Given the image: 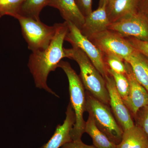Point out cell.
<instances>
[{"mask_svg": "<svg viewBox=\"0 0 148 148\" xmlns=\"http://www.w3.org/2000/svg\"><path fill=\"white\" fill-rule=\"evenodd\" d=\"M116 148H148V137L137 125L123 131L121 143Z\"/></svg>", "mask_w": 148, "mask_h": 148, "instance_id": "2e32d148", "label": "cell"}, {"mask_svg": "<svg viewBox=\"0 0 148 148\" xmlns=\"http://www.w3.org/2000/svg\"><path fill=\"white\" fill-rule=\"evenodd\" d=\"M67 22L69 29L65 40L70 43L72 46L77 47L82 50L105 78L109 73L104 60V53L87 38L84 36L75 25L71 22Z\"/></svg>", "mask_w": 148, "mask_h": 148, "instance_id": "8992f818", "label": "cell"}, {"mask_svg": "<svg viewBox=\"0 0 148 148\" xmlns=\"http://www.w3.org/2000/svg\"><path fill=\"white\" fill-rule=\"evenodd\" d=\"M135 117L137 125L143 129L148 137V106L140 109Z\"/></svg>", "mask_w": 148, "mask_h": 148, "instance_id": "7402d4cb", "label": "cell"}, {"mask_svg": "<svg viewBox=\"0 0 148 148\" xmlns=\"http://www.w3.org/2000/svg\"><path fill=\"white\" fill-rule=\"evenodd\" d=\"M17 19L29 50L35 52L47 48L55 36L58 23L49 26L40 20L22 16H18Z\"/></svg>", "mask_w": 148, "mask_h": 148, "instance_id": "5b68a950", "label": "cell"}, {"mask_svg": "<svg viewBox=\"0 0 148 148\" xmlns=\"http://www.w3.org/2000/svg\"><path fill=\"white\" fill-rule=\"evenodd\" d=\"M24 0H0V14L7 15L16 18L20 15Z\"/></svg>", "mask_w": 148, "mask_h": 148, "instance_id": "d6986e66", "label": "cell"}, {"mask_svg": "<svg viewBox=\"0 0 148 148\" xmlns=\"http://www.w3.org/2000/svg\"><path fill=\"white\" fill-rule=\"evenodd\" d=\"M110 24L106 7H98L85 17L84 23L79 30L84 36L88 38L92 35L108 30Z\"/></svg>", "mask_w": 148, "mask_h": 148, "instance_id": "7c38bea8", "label": "cell"}, {"mask_svg": "<svg viewBox=\"0 0 148 148\" xmlns=\"http://www.w3.org/2000/svg\"><path fill=\"white\" fill-rule=\"evenodd\" d=\"M66 58L75 60L80 70L81 79L84 88L93 97L106 105L110 98L105 78L82 50L76 46L64 48Z\"/></svg>", "mask_w": 148, "mask_h": 148, "instance_id": "7a4b0ae2", "label": "cell"}, {"mask_svg": "<svg viewBox=\"0 0 148 148\" xmlns=\"http://www.w3.org/2000/svg\"><path fill=\"white\" fill-rule=\"evenodd\" d=\"M138 12L148 18V0H139Z\"/></svg>", "mask_w": 148, "mask_h": 148, "instance_id": "484cf974", "label": "cell"}, {"mask_svg": "<svg viewBox=\"0 0 148 148\" xmlns=\"http://www.w3.org/2000/svg\"><path fill=\"white\" fill-rule=\"evenodd\" d=\"M103 53H113L124 61L137 51L124 37L106 30L88 38Z\"/></svg>", "mask_w": 148, "mask_h": 148, "instance_id": "52a82bcc", "label": "cell"}, {"mask_svg": "<svg viewBox=\"0 0 148 148\" xmlns=\"http://www.w3.org/2000/svg\"><path fill=\"white\" fill-rule=\"evenodd\" d=\"M1 16H1V14H0V18H1Z\"/></svg>", "mask_w": 148, "mask_h": 148, "instance_id": "83f0119b", "label": "cell"}, {"mask_svg": "<svg viewBox=\"0 0 148 148\" xmlns=\"http://www.w3.org/2000/svg\"><path fill=\"white\" fill-rule=\"evenodd\" d=\"M135 78L148 92V58L137 50L126 58Z\"/></svg>", "mask_w": 148, "mask_h": 148, "instance_id": "9a60e30c", "label": "cell"}, {"mask_svg": "<svg viewBox=\"0 0 148 148\" xmlns=\"http://www.w3.org/2000/svg\"><path fill=\"white\" fill-rule=\"evenodd\" d=\"M125 63L130 87L128 97L123 102L130 112L135 116L140 109L148 106V92L135 78L129 64L125 61Z\"/></svg>", "mask_w": 148, "mask_h": 148, "instance_id": "30bf717a", "label": "cell"}, {"mask_svg": "<svg viewBox=\"0 0 148 148\" xmlns=\"http://www.w3.org/2000/svg\"><path fill=\"white\" fill-rule=\"evenodd\" d=\"M125 38L136 50L148 58V41L141 40L133 37Z\"/></svg>", "mask_w": 148, "mask_h": 148, "instance_id": "603a6c76", "label": "cell"}, {"mask_svg": "<svg viewBox=\"0 0 148 148\" xmlns=\"http://www.w3.org/2000/svg\"><path fill=\"white\" fill-rule=\"evenodd\" d=\"M65 72L69 82V90L71 105L75 112V121L71 131L73 141L81 140L85 132L86 122L83 115L86 111V96L84 87L80 78L66 61H61L58 65Z\"/></svg>", "mask_w": 148, "mask_h": 148, "instance_id": "3957f363", "label": "cell"}, {"mask_svg": "<svg viewBox=\"0 0 148 148\" xmlns=\"http://www.w3.org/2000/svg\"><path fill=\"white\" fill-rule=\"evenodd\" d=\"M108 29L124 38L133 37L148 41V18L139 12L110 23Z\"/></svg>", "mask_w": 148, "mask_h": 148, "instance_id": "ba28073f", "label": "cell"}, {"mask_svg": "<svg viewBox=\"0 0 148 148\" xmlns=\"http://www.w3.org/2000/svg\"><path fill=\"white\" fill-rule=\"evenodd\" d=\"M66 117L63 124L58 125L52 137L40 148H60L73 141L71 131L75 121V116L71 103L67 108Z\"/></svg>", "mask_w": 148, "mask_h": 148, "instance_id": "8fae6325", "label": "cell"}, {"mask_svg": "<svg viewBox=\"0 0 148 148\" xmlns=\"http://www.w3.org/2000/svg\"><path fill=\"white\" fill-rule=\"evenodd\" d=\"M48 6L57 9L67 22H71L79 30L85 21V17L78 8L75 0H51Z\"/></svg>", "mask_w": 148, "mask_h": 148, "instance_id": "4fadbf2b", "label": "cell"}, {"mask_svg": "<svg viewBox=\"0 0 148 148\" xmlns=\"http://www.w3.org/2000/svg\"><path fill=\"white\" fill-rule=\"evenodd\" d=\"M109 1H110V0H99L98 7H106Z\"/></svg>", "mask_w": 148, "mask_h": 148, "instance_id": "4316f807", "label": "cell"}, {"mask_svg": "<svg viewBox=\"0 0 148 148\" xmlns=\"http://www.w3.org/2000/svg\"><path fill=\"white\" fill-rule=\"evenodd\" d=\"M86 111L92 115L96 126L112 143L117 145L121 143L123 131L119 126L108 105L86 92Z\"/></svg>", "mask_w": 148, "mask_h": 148, "instance_id": "277c9868", "label": "cell"}, {"mask_svg": "<svg viewBox=\"0 0 148 148\" xmlns=\"http://www.w3.org/2000/svg\"><path fill=\"white\" fill-rule=\"evenodd\" d=\"M139 0H110L106 9L110 23L138 12Z\"/></svg>", "mask_w": 148, "mask_h": 148, "instance_id": "5bb4252c", "label": "cell"}, {"mask_svg": "<svg viewBox=\"0 0 148 148\" xmlns=\"http://www.w3.org/2000/svg\"><path fill=\"white\" fill-rule=\"evenodd\" d=\"M75 1L85 17L92 12V0H75Z\"/></svg>", "mask_w": 148, "mask_h": 148, "instance_id": "cb8c5ba5", "label": "cell"}, {"mask_svg": "<svg viewBox=\"0 0 148 148\" xmlns=\"http://www.w3.org/2000/svg\"><path fill=\"white\" fill-rule=\"evenodd\" d=\"M108 72L113 77L117 90L123 101L127 99L130 92V83L126 74L117 73L108 68Z\"/></svg>", "mask_w": 148, "mask_h": 148, "instance_id": "ffe728a7", "label": "cell"}, {"mask_svg": "<svg viewBox=\"0 0 148 148\" xmlns=\"http://www.w3.org/2000/svg\"><path fill=\"white\" fill-rule=\"evenodd\" d=\"M51 0H24L20 16L31 17L40 21V14L43 9L48 6Z\"/></svg>", "mask_w": 148, "mask_h": 148, "instance_id": "ac0fdd59", "label": "cell"}, {"mask_svg": "<svg viewBox=\"0 0 148 148\" xmlns=\"http://www.w3.org/2000/svg\"><path fill=\"white\" fill-rule=\"evenodd\" d=\"M61 148H96L93 145H88L84 143L82 140L72 141L66 143Z\"/></svg>", "mask_w": 148, "mask_h": 148, "instance_id": "d4e9b609", "label": "cell"}, {"mask_svg": "<svg viewBox=\"0 0 148 148\" xmlns=\"http://www.w3.org/2000/svg\"><path fill=\"white\" fill-rule=\"evenodd\" d=\"M110 98V105L115 118L123 131L135 125L130 112L116 87L113 77L108 74L104 78Z\"/></svg>", "mask_w": 148, "mask_h": 148, "instance_id": "9c48e42d", "label": "cell"}, {"mask_svg": "<svg viewBox=\"0 0 148 148\" xmlns=\"http://www.w3.org/2000/svg\"><path fill=\"white\" fill-rule=\"evenodd\" d=\"M85 132L92 138L93 146L96 148H116V145L109 140L108 137L98 129L93 117L90 114L86 122Z\"/></svg>", "mask_w": 148, "mask_h": 148, "instance_id": "e0dca14e", "label": "cell"}, {"mask_svg": "<svg viewBox=\"0 0 148 148\" xmlns=\"http://www.w3.org/2000/svg\"><path fill=\"white\" fill-rule=\"evenodd\" d=\"M104 56L108 68L117 73L126 74V66L123 58L113 53H104Z\"/></svg>", "mask_w": 148, "mask_h": 148, "instance_id": "44dd1931", "label": "cell"}, {"mask_svg": "<svg viewBox=\"0 0 148 148\" xmlns=\"http://www.w3.org/2000/svg\"><path fill=\"white\" fill-rule=\"evenodd\" d=\"M68 29L66 21L58 23L55 36L48 47L45 50L32 52L28 64L36 87L58 97L48 86L47 77L51 72L54 71L58 68L62 58H66L63 44Z\"/></svg>", "mask_w": 148, "mask_h": 148, "instance_id": "6da1fadb", "label": "cell"}]
</instances>
